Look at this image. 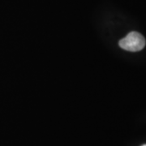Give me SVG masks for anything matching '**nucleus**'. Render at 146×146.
<instances>
[{
  "label": "nucleus",
  "instance_id": "f257e3e1",
  "mask_svg": "<svg viewBox=\"0 0 146 146\" xmlns=\"http://www.w3.org/2000/svg\"><path fill=\"white\" fill-rule=\"evenodd\" d=\"M119 46L127 51H140L145 46V39L140 33L131 32L127 36L119 41Z\"/></svg>",
  "mask_w": 146,
  "mask_h": 146
},
{
  "label": "nucleus",
  "instance_id": "f03ea898",
  "mask_svg": "<svg viewBox=\"0 0 146 146\" xmlns=\"http://www.w3.org/2000/svg\"><path fill=\"white\" fill-rule=\"evenodd\" d=\"M142 146H146V145H142Z\"/></svg>",
  "mask_w": 146,
  "mask_h": 146
}]
</instances>
